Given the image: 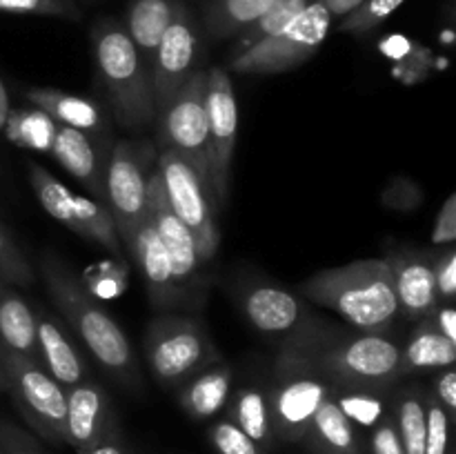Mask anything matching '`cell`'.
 Returning <instances> with one entry per match:
<instances>
[{"label": "cell", "mask_w": 456, "mask_h": 454, "mask_svg": "<svg viewBox=\"0 0 456 454\" xmlns=\"http://www.w3.org/2000/svg\"><path fill=\"white\" fill-rule=\"evenodd\" d=\"M40 272L56 310L78 334V338H83L101 368L129 390H141L142 377L138 369L136 352L123 328L89 296L78 276L58 254L43 252Z\"/></svg>", "instance_id": "1"}, {"label": "cell", "mask_w": 456, "mask_h": 454, "mask_svg": "<svg viewBox=\"0 0 456 454\" xmlns=\"http://www.w3.org/2000/svg\"><path fill=\"white\" fill-rule=\"evenodd\" d=\"M298 294L337 312L363 332H387L399 319L390 267L383 258H363L316 272L303 280Z\"/></svg>", "instance_id": "2"}, {"label": "cell", "mask_w": 456, "mask_h": 454, "mask_svg": "<svg viewBox=\"0 0 456 454\" xmlns=\"http://www.w3.org/2000/svg\"><path fill=\"white\" fill-rule=\"evenodd\" d=\"M92 47L114 118L127 129L150 125L156 116L151 74L123 22L98 20L92 27Z\"/></svg>", "instance_id": "3"}, {"label": "cell", "mask_w": 456, "mask_h": 454, "mask_svg": "<svg viewBox=\"0 0 456 454\" xmlns=\"http://www.w3.org/2000/svg\"><path fill=\"white\" fill-rule=\"evenodd\" d=\"M314 359L334 390L386 392L403 377L401 343L387 332L350 334L334 329L312 350H301Z\"/></svg>", "instance_id": "4"}, {"label": "cell", "mask_w": 456, "mask_h": 454, "mask_svg": "<svg viewBox=\"0 0 456 454\" xmlns=\"http://www.w3.org/2000/svg\"><path fill=\"white\" fill-rule=\"evenodd\" d=\"M142 352L150 372L167 390H178L200 369L223 361L212 334L199 319L172 312H163L147 323Z\"/></svg>", "instance_id": "5"}, {"label": "cell", "mask_w": 456, "mask_h": 454, "mask_svg": "<svg viewBox=\"0 0 456 454\" xmlns=\"http://www.w3.org/2000/svg\"><path fill=\"white\" fill-rule=\"evenodd\" d=\"M332 390L334 387L307 352L279 347L274 383L267 392L274 439L285 443L303 441L316 409Z\"/></svg>", "instance_id": "6"}, {"label": "cell", "mask_w": 456, "mask_h": 454, "mask_svg": "<svg viewBox=\"0 0 456 454\" xmlns=\"http://www.w3.org/2000/svg\"><path fill=\"white\" fill-rule=\"evenodd\" d=\"M239 305L256 332L279 338V347L310 350L337 328L319 319L301 294L267 280L245 283L239 292Z\"/></svg>", "instance_id": "7"}, {"label": "cell", "mask_w": 456, "mask_h": 454, "mask_svg": "<svg viewBox=\"0 0 456 454\" xmlns=\"http://www.w3.org/2000/svg\"><path fill=\"white\" fill-rule=\"evenodd\" d=\"M159 158L154 145L141 138L111 142L105 167V203L125 245L136 234L147 214V182Z\"/></svg>", "instance_id": "8"}, {"label": "cell", "mask_w": 456, "mask_h": 454, "mask_svg": "<svg viewBox=\"0 0 456 454\" xmlns=\"http://www.w3.org/2000/svg\"><path fill=\"white\" fill-rule=\"evenodd\" d=\"M332 25L328 9L321 0H314L279 34L245 49L239 56H232L227 69L239 74H283L294 69L319 52Z\"/></svg>", "instance_id": "9"}, {"label": "cell", "mask_w": 456, "mask_h": 454, "mask_svg": "<svg viewBox=\"0 0 456 454\" xmlns=\"http://www.w3.org/2000/svg\"><path fill=\"white\" fill-rule=\"evenodd\" d=\"M0 365L7 377V392L31 430L38 432L49 443H67L65 387L53 381L52 374L38 361L12 354L3 347H0Z\"/></svg>", "instance_id": "10"}, {"label": "cell", "mask_w": 456, "mask_h": 454, "mask_svg": "<svg viewBox=\"0 0 456 454\" xmlns=\"http://www.w3.org/2000/svg\"><path fill=\"white\" fill-rule=\"evenodd\" d=\"M156 169L163 178V190L169 207L194 236L200 261L208 265L221 243V231H218L216 218H214L216 207H214L209 187L191 167L190 160L174 150L159 151Z\"/></svg>", "instance_id": "11"}, {"label": "cell", "mask_w": 456, "mask_h": 454, "mask_svg": "<svg viewBox=\"0 0 456 454\" xmlns=\"http://www.w3.org/2000/svg\"><path fill=\"white\" fill-rule=\"evenodd\" d=\"M27 172H29L31 190L49 216L56 218L74 234L92 240L105 252L123 256V243L107 205L98 203L96 199L74 194L65 182L58 181L36 160H27Z\"/></svg>", "instance_id": "12"}, {"label": "cell", "mask_w": 456, "mask_h": 454, "mask_svg": "<svg viewBox=\"0 0 456 454\" xmlns=\"http://www.w3.org/2000/svg\"><path fill=\"white\" fill-rule=\"evenodd\" d=\"M159 114L160 150H174L185 156L209 187L208 69H196L181 92Z\"/></svg>", "instance_id": "13"}, {"label": "cell", "mask_w": 456, "mask_h": 454, "mask_svg": "<svg viewBox=\"0 0 456 454\" xmlns=\"http://www.w3.org/2000/svg\"><path fill=\"white\" fill-rule=\"evenodd\" d=\"M147 212L154 221L160 243L167 249L174 280H176V288L181 289L183 298H185L187 310H200L205 301V263L200 261L194 236L169 207L163 190V178L156 167L150 174V182H147Z\"/></svg>", "instance_id": "14"}, {"label": "cell", "mask_w": 456, "mask_h": 454, "mask_svg": "<svg viewBox=\"0 0 456 454\" xmlns=\"http://www.w3.org/2000/svg\"><path fill=\"white\" fill-rule=\"evenodd\" d=\"M239 129V105L232 87L230 69H208V136H209V190L214 207L227 199L232 158Z\"/></svg>", "instance_id": "15"}, {"label": "cell", "mask_w": 456, "mask_h": 454, "mask_svg": "<svg viewBox=\"0 0 456 454\" xmlns=\"http://www.w3.org/2000/svg\"><path fill=\"white\" fill-rule=\"evenodd\" d=\"M200 52V34L194 13L185 3H181L172 25L160 38L151 62V89H154L156 114L169 105L174 96L183 89L196 71V61Z\"/></svg>", "instance_id": "16"}, {"label": "cell", "mask_w": 456, "mask_h": 454, "mask_svg": "<svg viewBox=\"0 0 456 454\" xmlns=\"http://www.w3.org/2000/svg\"><path fill=\"white\" fill-rule=\"evenodd\" d=\"M392 274L399 314L410 320L426 319L439 303L432 274V252L414 247H395L383 256Z\"/></svg>", "instance_id": "17"}, {"label": "cell", "mask_w": 456, "mask_h": 454, "mask_svg": "<svg viewBox=\"0 0 456 454\" xmlns=\"http://www.w3.org/2000/svg\"><path fill=\"white\" fill-rule=\"evenodd\" d=\"M65 394V441L76 450V454L85 452L107 434L118 430L110 396L94 378H85L78 385L67 387Z\"/></svg>", "instance_id": "18"}, {"label": "cell", "mask_w": 456, "mask_h": 454, "mask_svg": "<svg viewBox=\"0 0 456 454\" xmlns=\"http://www.w3.org/2000/svg\"><path fill=\"white\" fill-rule=\"evenodd\" d=\"M125 249H129L132 258L136 261L142 276V283H145L147 296H150V303L156 310L172 312L176 307H187L185 298H183L181 289L176 288V280H174L167 249H165L159 234H156V227L150 212L145 214L142 223L138 225L136 234L125 245Z\"/></svg>", "instance_id": "19"}, {"label": "cell", "mask_w": 456, "mask_h": 454, "mask_svg": "<svg viewBox=\"0 0 456 454\" xmlns=\"http://www.w3.org/2000/svg\"><path fill=\"white\" fill-rule=\"evenodd\" d=\"M22 96H25V101L31 107H38L45 114L52 116L58 125L78 129V132L96 141L101 147L111 150L110 118H107L105 107L98 105L96 101L61 92V89L40 87V85L25 87L22 89Z\"/></svg>", "instance_id": "20"}, {"label": "cell", "mask_w": 456, "mask_h": 454, "mask_svg": "<svg viewBox=\"0 0 456 454\" xmlns=\"http://www.w3.org/2000/svg\"><path fill=\"white\" fill-rule=\"evenodd\" d=\"M36 312V338H38V361L56 383L62 387L78 385L85 378H92L87 359L74 345L69 334L53 319L45 307L34 305Z\"/></svg>", "instance_id": "21"}, {"label": "cell", "mask_w": 456, "mask_h": 454, "mask_svg": "<svg viewBox=\"0 0 456 454\" xmlns=\"http://www.w3.org/2000/svg\"><path fill=\"white\" fill-rule=\"evenodd\" d=\"M49 154L58 160L62 169L78 178L94 196L98 203H105V167L110 150L101 147L96 141L85 136L78 129L65 127L58 125L56 134H53L52 150Z\"/></svg>", "instance_id": "22"}, {"label": "cell", "mask_w": 456, "mask_h": 454, "mask_svg": "<svg viewBox=\"0 0 456 454\" xmlns=\"http://www.w3.org/2000/svg\"><path fill=\"white\" fill-rule=\"evenodd\" d=\"M232 383H234V369L227 363H214L200 369L191 378H187L178 387V403L183 412L194 421H208L216 417L232 396Z\"/></svg>", "instance_id": "23"}, {"label": "cell", "mask_w": 456, "mask_h": 454, "mask_svg": "<svg viewBox=\"0 0 456 454\" xmlns=\"http://www.w3.org/2000/svg\"><path fill=\"white\" fill-rule=\"evenodd\" d=\"M0 347L12 354L38 361L34 305L3 280H0Z\"/></svg>", "instance_id": "24"}, {"label": "cell", "mask_w": 456, "mask_h": 454, "mask_svg": "<svg viewBox=\"0 0 456 454\" xmlns=\"http://www.w3.org/2000/svg\"><path fill=\"white\" fill-rule=\"evenodd\" d=\"M303 441L316 454H361L356 426L338 408L334 390L319 405Z\"/></svg>", "instance_id": "25"}, {"label": "cell", "mask_w": 456, "mask_h": 454, "mask_svg": "<svg viewBox=\"0 0 456 454\" xmlns=\"http://www.w3.org/2000/svg\"><path fill=\"white\" fill-rule=\"evenodd\" d=\"M181 3L183 0H134L129 4L125 29H127L132 43L136 45L150 74L160 38L172 25Z\"/></svg>", "instance_id": "26"}, {"label": "cell", "mask_w": 456, "mask_h": 454, "mask_svg": "<svg viewBox=\"0 0 456 454\" xmlns=\"http://www.w3.org/2000/svg\"><path fill=\"white\" fill-rule=\"evenodd\" d=\"M456 343L445 338L428 319L417 320L405 345H401V368L405 374L428 372V369L452 368Z\"/></svg>", "instance_id": "27"}, {"label": "cell", "mask_w": 456, "mask_h": 454, "mask_svg": "<svg viewBox=\"0 0 456 454\" xmlns=\"http://www.w3.org/2000/svg\"><path fill=\"white\" fill-rule=\"evenodd\" d=\"M230 418L234 426H239L252 441H256L261 448L270 450L274 443V430H272L270 403H267V392L258 385H248L236 390L230 396Z\"/></svg>", "instance_id": "28"}, {"label": "cell", "mask_w": 456, "mask_h": 454, "mask_svg": "<svg viewBox=\"0 0 456 454\" xmlns=\"http://www.w3.org/2000/svg\"><path fill=\"white\" fill-rule=\"evenodd\" d=\"M274 0H205L203 22L214 40L239 36L263 16Z\"/></svg>", "instance_id": "29"}, {"label": "cell", "mask_w": 456, "mask_h": 454, "mask_svg": "<svg viewBox=\"0 0 456 454\" xmlns=\"http://www.w3.org/2000/svg\"><path fill=\"white\" fill-rule=\"evenodd\" d=\"M392 418L405 454H426V401L417 385L401 387L392 401Z\"/></svg>", "instance_id": "30"}, {"label": "cell", "mask_w": 456, "mask_h": 454, "mask_svg": "<svg viewBox=\"0 0 456 454\" xmlns=\"http://www.w3.org/2000/svg\"><path fill=\"white\" fill-rule=\"evenodd\" d=\"M56 129V120L45 114L43 109H38V107H18V109L9 111L3 134L12 145L49 154Z\"/></svg>", "instance_id": "31"}, {"label": "cell", "mask_w": 456, "mask_h": 454, "mask_svg": "<svg viewBox=\"0 0 456 454\" xmlns=\"http://www.w3.org/2000/svg\"><path fill=\"white\" fill-rule=\"evenodd\" d=\"M312 3H314V0H274L272 7L267 9L258 20H254L252 25L245 27V29L236 36V43L234 47H232L230 58L239 56L245 49L254 47V45L261 43V40L279 34V31L283 29V27H288L294 18L301 16Z\"/></svg>", "instance_id": "32"}, {"label": "cell", "mask_w": 456, "mask_h": 454, "mask_svg": "<svg viewBox=\"0 0 456 454\" xmlns=\"http://www.w3.org/2000/svg\"><path fill=\"white\" fill-rule=\"evenodd\" d=\"M381 392H370V390H334L338 408L343 409L347 418L354 426L374 427L381 417L386 414L383 408Z\"/></svg>", "instance_id": "33"}, {"label": "cell", "mask_w": 456, "mask_h": 454, "mask_svg": "<svg viewBox=\"0 0 456 454\" xmlns=\"http://www.w3.org/2000/svg\"><path fill=\"white\" fill-rule=\"evenodd\" d=\"M403 3L405 0H363L354 12L338 20V31L352 36L368 34L386 18H390Z\"/></svg>", "instance_id": "34"}, {"label": "cell", "mask_w": 456, "mask_h": 454, "mask_svg": "<svg viewBox=\"0 0 456 454\" xmlns=\"http://www.w3.org/2000/svg\"><path fill=\"white\" fill-rule=\"evenodd\" d=\"M0 280L12 288L13 285L27 288L36 280L34 267L3 225H0Z\"/></svg>", "instance_id": "35"}, {"label": "cell", "mask_w": 456, "mask_h": 454, "mask_svg": "<svg viewBox=\"0 0 456 454\" xmlns=\"http://www.w3.org/2000/svg\"><path fill=\"white\" fill-rule=\"evenodd\" d=\"M0 13L61 18V20L74 22L83 18L74 0H0Z\"/></svg>", "instance_id": "36"}, {"label": "cell", "mask_w": 456, "mask_h": 454, "mask_svg": "<svg viewBox=\"0 0 456 454\" xmlns=\"http://www.w3.org/2000/svg\"><path fill=\"white\" fill-rule=\"evenodd\" d=\"M209 441L218 454H267L265 448L249 439L230 418H221L209 427Z\"/></svg>", "instance_id": "37"}, {"label": "cell", "mask_w": 456, "mask_h": 454, "mask_svg": "<svg viewBox=\"0 0 456 454\" xmlns=\"http://www.w3.org/2000/svg\"><path fill=\"white\" fill-rule=\"evenodd\" d=\"M423 401H426V454H448V430L452 421L430 392H423Z\"/></svg>", "instance_id": "38"}, {"label": "cell", "mask_w": 456, "mask_h": 454, "mask_svg": "<svg viewBox=\"0 0 456 454\" xmlns=\"http://www.w3.org/2000/svg\"><path fill=\"white\" fill-rule=\"evenodd\" d=\"M432 274H435L436 298L454 303L456 296V252L452 245H445L441 252H432Z\"/></svg>", "instance_id": "39"}, {"label": "cell", "mask_w": 456, "mask_h": 454, "mask_svg": "<svg viewBox=\"0 0 456 454\" xmlns=\"http://www.w3.org/2000/svg\"><path fill=\"white\" fill-rule=\"evenodd\" d=\"M370 445H372V454H405L392 414H383L381 421L372 427Z\"/></svg>", "instance_id": "40"}, {"label": "cell", "mask_w": 456, "mask_h": 454, "mask_svg": "<svg viewBox=\"0 0 456 454\" xmlns=\"http://www.w3.org/2000/svg\"><path fill=\"white\" fill-rule=\"evenodd\" d=\"M456 240V194L445 199L444 207L439 209L435 218V230H432V245H452Z\"/></svg>", "instance_id": "41"}, {"label": "cell", "mask_w": 456, "mask_h": 454, "mask_svg": "<svg viewBox=\"0 0 456 454\" xmlns=\"http://www.w3.org/2000/svg\"><path fill=\"white\" fill-rule=\"evenodd\" d=\"M0 448L3 454H43L36 441L12 423H0Z\"/></svg>", "instance_id": "42"}, {"label": "cell", "mask_w": 456, "mask_h": 454, "mask_svg": "<svg viewBox=\"0 0 456 454\" xmlns=\"http://www.w3.org/2000/svg\"><path fill=\"white\" fill-rule=\"evenodd\" d=\"M430 394L439 401V405L452 421L456 414V374L452 368H444L436 374L435 381H432Z\"/></svg>", "instance_id": "43"}, {"label": "cell", "mask_w": 456, "mask_h": 454, "mask_svg": "<svg viewBox=\"0 0 456 454\" xmlns=\"http://www.w3.org/2000/svg\"><path fill=\"white\" fill-rule=\"evenodd\" d=\"M445 338L456 343V310L452 303H444L439 301L426 316Z\"/></svg>", "instance_id": "44"}, {"label": "cell", "mask_w": 456, "mask_h": 454, "mask_svg": "<svg viewBox=\"0 0 456 454\" xmlns=\"http://www.w3.org/2000/svg\"><path fill=\"white\" fill-rule=\"evenodd\" d=\"M80 454H129L127 448H125V443L120 441V434L118 430L111 432V434H107L105 439H101L98 443H94L92 448H87L85 452Z\"/></svg>", "instance_id": "45"}, {"label": "cell", "mask_w": 456, "mask_h": 454, "mask_svg": "<svg viewBox=\"0 0 456 454\" xmlns=\"http://www.w3.org/2000/svg\"><path fill=\"white\" fill-rule=\"evenodd\" d=\"M321 3H323V7L330 12L332 20L338 22L341 18H346L347 13L354 12L363 0H321Z\"/></svg>", "instance_id": "46"}, {"label": "cell", "mask_w": 456, "mask_h": 454, "mask_svg": "<svg viewBox=\"0 0 456 454\" xmlns=\"http://www.w3.org/2000/svg\"><path fill=\"white\" fill-rule=\"evenodd\" d=\"M9 111H12V101H9V92L4 80L0 78V134H3L4 125H7Z\"/></svg>", "instance_id": "47"}, {"label": "cell", "mask_w": 456, "mask_h": 454, "mask_svg": "<svg viewBox=\"0 0 456 454\" xmlns=\"http://www.w3.org/2000/svg\"><path fill=\"white\" fill-rule=\"evenodd\" d=\"M0 392H7V377L3 372V365H0Z\"/></svg>", "instance_id": "48"}, {"label": "cell", "mask_w": 456, "mask_h": 454, "mask_svg": "<svg viewBox=\"0 0 456 454\" xmlns=\"http://www.w3.org/2000/svg\"><path fill=\"white\" fill-rule=\"evenodd\" d=\"M0 454H3V448H0Z\"/></svg>", "instance_id": "49"}]
</instances>
